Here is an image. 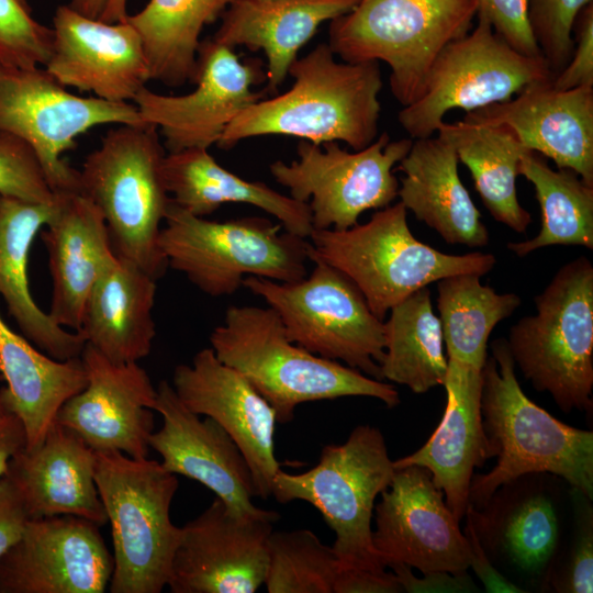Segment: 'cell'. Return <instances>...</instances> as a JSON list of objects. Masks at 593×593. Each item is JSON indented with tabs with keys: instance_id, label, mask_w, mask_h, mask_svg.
<instances>
[{
	"instance_id": "46",
	"label": "cell",
	"mask_w": 593,
	"mask_h": 593,
	"mask_svg": "<svg viewBox=\"0 0 593 593\" xmlns=\"http://www.w3.org/2000/svg\"><path fill=\"white\" fill-rule=\"evenodd\" d=\"M387 568L392 570L403 592L407 593H471L480 591L468 572L455 574L447 571H429L422 573L423 577L418 578L412 572L411 567L401 562H390Z\"/></svg>"
},
{
	"instance_id": "27",
	"label": "cell",
	"mask_w": 593,
	"mask_h": 593,
	"mask_svg": "<svg viewBox=\"0 0 593 593\" xmlns=\"http://www.w3.org/2000/svg\"><path fill=\"white\" fill-rule=\"evenodd\" d=\"M67 194L57 193L47 203L0 194V295L22 335L57 360L80 357L86 339L38 307L30 292L27 262L35 236L58 214Z\"/></svg>"
},
{
	"instance_id": "49",
	"label": "cell",
	"mask_w": 593,
	"mask_h": 593,
	"mask_svg": "<svg viewBox=\"0 0 593 593\" xmlns=\"http://www.w3.org/2000/svg\"><path fill=\"white\" fill-rule=\"evenodd\" d=\"M403 592L391 571L340 569L333 593H400Z\"/></svg>"
},
{
	"instance_id": "11",
	"label": "cell",
	"mask_w": 593,
	"mask_h": 593,
	"mask_svg": "<svg viewBox=\"0 0 593 593\" xmlns=\"http://www.w3.org/2000/svg\"><path fill=\"white\" fill-rule=\"evenodd\" d=\"M311 261V273L299 281L248 276L243 287L277 312L292 343L382 380L384 320L345 273L321 259Z\"/></svg>"
},
{
	"instance_id": "13",
	"label": "cell",
	"mask_w": 593,
	"mask_h": 593,
	"mask_svg": "<svg viewBox=\"0 0 593 593\" xmlns=\"http://www.w3.org/2000/svg\"><path fill=\"white\" fill-rule=\"evenodd\" d=\"M553 75L542 56L512 48L481 18L473 31L447 44L436 57L421 96L403 107L398 120L414 139L437 133L454 109L471 112L511 100L525 87Z\"/></svg>"
},
{
	"instance_id": "21",
	"label": "cell",
	"mask_w": 593,
	"mask_h": 593,
	"mask_svg": "<svg viewBox=\"0 0 593 593\" xmlns=\"http://www.w3.org/2000/svg\"><path fill=\"white\" fill-rule=\"evenodd\" d=\"M156 389L154 411L161 415L163 425L152 434L149 446L160 455L161 466L206 486L234 515L277 522V512L253 503L251 472L232 437L211 417L200 419L168 381Z\"/></svg>"
},
{
	"instance_id": "50",
	"label": "cell",
	"mask_w": 593,
	"mask_h": 593,
	"mask_svg": "<svg viewBox=\"0 0 593 593\" xmlns=\"http://www.w3.org/2000/svg\"><path fill=\"white\" fill-rule=\"evenodd\" d=\"M26 437L20 419L8 411L0 412V480L12 457L25 448Z\"/></svg>"
},
{
	"instance_id": "20",
	"label": "cell",
	"mask_w": 593,
	"mask_h": 593,
	"mask_svg": "<svg viewBox=\"0 0 593 593\" xmlns=\"http://www.w3.org/2000/svg\"><path fill=\"white\" fill-rule=\"evenodd\" d=\"M80 358L87 385L63 404L56 422L94 451L147 458L157 389L146 370L138 362H112L87 344Z\"/></svg>"
},
{
	"instance_id": "10",
	"label": "cell",
	"mask_w": 593,
	"mask_h": 593,
	"mask_svg": "<svg viewBox=\"0 0 593 593\" xmlns=\"http://www.w3.org/2000/svg\"><path fill=\"white\" fill-rule=\"evenodd\" d=\"M395 472L379 428L358 425L344 444L326 445L312 469L299 473L279 470L271 495L279 503L294 500L313 505L335 533L332 546L340 569L387 570L372 545L376 500Z\"/></svg>"
},
{
	"instance_id": "1",
	"label": "cell",
	"mask_w": 593,
	"mask_h": 593,
	"mask_svg": "<svg viewBox=\"0 0 593 593\" xmlns=\"http://www.w3.org/2000/svg\"><path fill=\"white\" fill-rule=\"evenodd\" d=\"M328 44H318L289 69V90L242 110L224 131L219 147L266 135L299 137L316 145L344 142L354 150L378 136L382 77L378 61H338Z\"/></svg>"
},
{
	"instance_id": "23",
	"label": "cell",
	"mask_w": 593,
	"mask_h": 593,
	"mask_svg": "<svg viewBox=\"0 0 593 593\" xmlns=\"http://www.w3.org/2000/svg\"><path fill=\"white\" fill-rule=\"evenodd\" d=\"M53 33L44 68L65 87L130 102L150 80L142 37L126 19L108 23L65 4L56 9Z\"/></svg>"
},
{
	"instance_id": "24",
	"label": "cell",
	"mask_w": 593,
	"mask_h": 593,
	"mask_svg": "<svg viewBox=\"0 0 593 593\" xmlns=\"http://www.w3.org/2000/svg\"><path fill=\"white\" fill-rule=\"evenodd\" d=\"M551 80L534 82L508 101L465 116L507 127L525 148L593 187V87L559 90Z\"/></svg>"
},
{
	"instance_id": "26",
	"label": "cell",
	"mask_w": 593,
	"mask_h": 593,
	"mask_svg": "<svg viewBox=\"0 0 593 593\" xmlns=\"http://www.w3.org/2000/svg\"><path fill=\"white\" fill-rule=\"evenodd\" d=\"M96 451L55 421L41 445L12 457L4 475L30 519L74 515L103 526L108 517L96 484Z\"/></svg>"
},
{
	"instance_id": "35",
	"label": "cell",
	"mask_w": 593,
	"mask_h": 593,
	"mask_svg": "<svg viewBox=\"0 0 593 593\" xmlns=\"http://www.w3.org/2000/svg\"><path fill=\"white\" fill-rule=\"evenodd\" d=\"M232 0H149L125 18L139 33L149 79L168 87L194 82L200 34Z\"/></svg>"
},
{
	"instance_id": "32",
	"label": "cell",
	"mask_w": 593,
	"mask_h": 593,
	"mask_svg": "<svg viewBox=\"0 0 593 593\" xmlns=\"http://www.w3.org/2000/svg\"><path fill=\"white\" fill-rule=\"evenodd\" d=\"M0 390L3 409L15 415L25 432V449L44 440L63 404L83 390L87 371L80 357L57 360L12 331L0 314Z\"/></svg>"
},
{
	"instance_id": "48",
	"label": "cell",
	"mask_w": 593,
	"mask_h": 593,
	"mask_svg": "<svg viewBox=\"0 0 593 593\" xmlns=\"http://www.w3.org/2000/svg\"><path fill=\"white\" fill-rule=\"evenodd\" d=\"M463 534L468 539L470 547V566L477 578L483 584L485 592L489 593H524L516 584L505 578L491 562L485 551L481 547L473 526L468 517Z\"/></svg>"
},
{
	"instance_id": "19",
	"label": "cell",
	"mask_w": 593,
	"mask_h": 593,
	"mask_svg": "<svg viewBox=\"0 0 593 593\" xmlns=\"http://www.w3.org/2000/svg\"><path fill=\"white\" fill-rule=\"evenodd\" d=\"M99 527L74 515L29 519L0 559V593H103L114 561Z\"/></svg>"
},
{
	"instance_id": "42",
	"label": "cell",
	"mask_w": 593,
	"mask_h": 593,
	"mask_svg": "<svg viewBox=\"0 0 593 593\" xmlns=\"http://www.w3.org/2000/svg\"><path fill=\"white\" fill-rule=\"evenodd\" d=\"M592 0H527L535 41L553 77L569 63L574 42L573 25L579 12Z\"/></svg>"
},
{
	"instance_id": "4",
	"label": "cell",
	"mask_w": 593,
	"mask_h": 593,
	"mask_svg": "<svg viewBox=\"0 0 593 593\" xmlns=\"http://www.w3.org/2000/svg\"><path fill=\"white\" fill-rule=\"evenodd\" d=\"M165 147L152 124H118L79 170V193L101 212L113 253L155 280L167 268L159 234L170 195L163 163Z\"/></svg>"
},
{
	"instance_id": "18",
	"label": "cell",
	"mask_w": 593,
	"mask_h": 593,
	"mask_svg": "<svg viewBox=\"0 0 593 593\" xmlns=\"http://www.w3.org/2000/svg\"><path fill=\"white\" fill-rule=\"evenodd\" d=\"M273 523L232 514L219 497L181 527L167 586L172 593H255L265 584Z\"/></svg>"
},
{
	"instance_id": "12",
	"label": "cell",
	"mask_w": 593,
	"mask_h": 593,
	"mask_svg": "<svg viewBox=\"0 0 593 593\" xmlns=\"http://www.w3.org/2000/svg\"><path fill=\"white\" fill-rule=\"evenodd\" d=\"M569 486L551 473H527L500 485L481 507L467 506L486 556L524 593L548 592L569 518Z\"/></svg>"
},
{
	"instance_id": "34",
	"label": "cell",
	"mask_w": 593,
	"mask_h": 593,
	"mask_svg": "<svg viewBox=\"0 0 593 593\" xmlns=\"http://www.w3.org/2000/svg\"><path fill=\"white\" fill-rule=\"evenodd\" d=\"M437 134L451 143L458 160L470 171L477 192L492 217L517 233L532 223L517 198L516 178L525 148L503 125L463 118L443 121Z\"/></svg>"
},
{
	"instance_id": "7",
	"label": "cell",
	"mask_w": 593,
	"mask_h": 593,
	"mask_svg": "<svg viewBox=\"0 0 593 593\" xmlns=\"http://www.w3.org/2000/svg\"><path fill=\"white\" fill-rule=\"evenodd\" d=\"M536 313L511 326L514 363L564 413H591L593 401V265L585 256L564 264L534 298Z\"/></svg>"
},
{
	"instance_id": "17",
	"label": "cell",
	"mask_w": 593,
	"mask_h": 593,
	"mask_svg": "<svg viewBox=\"0 0 593 593\" xmlns=\"http://www.w3.org/2000/svg\"><path fill=\"white\" fill-rule=\"evenodd\" d=\"M372 545L384 566L401 562L422 573L468 572L470 547L427 469H395L374 505Z\"/></svg>"
},
{
	"instance_id": "15",
	"label": "cell",
	"mask_w": 593,
	"mask_h": 593,
	"mask_svg": "<svg viewBox=\"0 0 593 593\" xmlns=\"http://www.w3.org/2000/svg\"><path fill=\"white\" fill-rule=\"evenodd\" d=\"M411 138L390 141L383 132L367 147L348 152L336 142H299L298 160L269 166L275 180L294 200L309 204L313 230H346L372 209L389 206L400 182L394 166L409 153Z\"/></svg>"
},
{
	"instance_id": "22",
	"label": "cell",
	"mask_w": 593,
	"mask_h": 593,
	"mask_svg": "<svg viewBox=\"0 0 593 593\" xmlns=\"http://www.w3.org/2000/svg\"><path fill=\"white\" fill-rule=\"evenodd\" d=\"M172 387L190 411L211 417L232 437L249 466L255 496L269 497L281 469L275 456L273 407L211 347L199 350L190 365L175 368Z\"/></svg>"
},
{
	"instance_id": "8",
	"label": "cell",
	"mask_w": 593,
	"mask_h": 593,
	"mask_svg": "<svg viewBox=\"0 0 593 593\" xmlns=\"http://www.w3.org/2000/svg\"><path fill=\"white\" fill-rule=\"evenodd\" d=\"M96 484L111 525V593H159L167 586L181 527L170 506L177 475L157 460L96 451Z\"/></svg>"
},
{
	"instance_id": "25",
	"label": "cell",
	"mask_w": 593,
	"mask_h": 593,
	"mask_svg": "<svg viewBox=\"0 0 593 593\" xmlns=\"http://www.w3.org/2000/svg\"><path fill=\"white\" fill-rule=\"evenodd\" d=\"M447 361L441 421L421 448L393 462L395 469L413 465L427 469L446 504L461 521L474 469L490 459L481 416L482 369L450 358Z\"/></svg>"
},
{
	"instance_id": "40",
	"label": "cell",
	"mask_w": 593,
	"mask_h": 593,
	"mask_svg": "<svg viewBox=\"0 0 593 593\" xmlns=\"http://www.w3.org/2000/svg\"><path fill=\"white\" fill-rule=\"evenodd\" d=\"M582 491L569 486V518L548 579V592L592 593L593 505Z\"/></svg>"
},
{
	"instance_id": "53",
	"label": "cell",
	"mask_w": 593,
	"mask_h": 593,
	"mask_svg": "<svg viewBox=\"0 0 593 593\" xmlns=\"http://www.w3.org/2000/svg\"><path fill=\"white\" fill-rule=\"evenodd\" d=\"M2 411H4V409H3V406H2V404L0 402V412H2Z\"/></svg>"
},
{
	"instance_id": "52",
	"label": "cell",
	"mask_w": 593,
	"mask_h": 593,
	"mask_svg": "<svg viewBox=\"0 0 593 593\" xmlns=\"http://www.w3.org/2000/svg\"><path fill=\"white\" fill-rule=\"evenodd\" d=\"M126 4L127 0H109L99 20L108 23L123 21L127 16Z\"/></svg>"
},
{
	"instance_id": "43",
	"label": "cell",
	"mask_w": 593,
	"mask_h": 593,
	"mask_svg": "<svg viewBox=\"0 0 593 593\" xmlns=\"http://www.w3.org/2000/svg\"><path fill=\"white\" fill-rule=\"evenodd\" d=\"M0 194L35 203L57 195L32 146L7 132H0Z\"/></svg>"
},
{
	"instance_id": "44",
	"label": "cell",
	"mask_w": 593,
	"mask_h": 593,
	"mask_svg": "<svg viewBox=\"0 0 593 593\" xmlns=\"http://www.w3.org/2000/svg\"><path fill=\"white\" fill-rule=\"evenodd\" d=\"M477 16L484 19L512 48L526 56H542L533 35L527 0H477Z\"/></svg>"
},
{
	"instance_id": "28",
	"label": "cell",
	"mask_w": 593,
	"mask_h": 593,
	"mask_svg": "<svg viewBox=\"0 0 593 593\" xmlns=\"http://www.w3.org/2000/svg\"><path fill=\"white\" fill-rule=\"evenodd\" d=\"M451 143L437 137L416 138L396 170L402 171L398 197L418 221L450 245L480 248L489 231L458 172Z\"/></svg>"
},
{
	"instance_id": "30",
	"label": "cell",
	"mask_w": 593,
	"mask_h": 593,
	"mask_svg": "<svg viewBox=\"0 0 593 593\" xmlns=\"http://www.w3.org/2000/svg\"><path fill=\"white\" fill-rule=\"evenodd\" d=\"M156 281L131 260L110 256L86 302L79 331L86 344L115 363L147 357L156 336Z\"/></svg>"
},
{
	"instance_id": "37",
	"label": "cell",
	"mask_w": 593,
	"mask_h": 593,
	"mask_svg": "<svg viewBox=\"0 0 593 593\" xmlns=\"http://www.w3.org/2000/svg\"><path fill=\"white\" fill-rule=\"evenodd\" d=\"M518 175L534 186L541 227L535 237L507 243V248L518 257L556 245L593 249V187L571 169L553 170L529 149L521 157Z\"/></svg>"
},
{
	"instance_id": "45",
	"label": "cell",
	"mask_w": 593,
	"mask_h": 593,
	"mask_svg": "<svg viewBox=\"0 0 593 593\" xmlns=\"http://www.w3.org/2000/svg\"><path fill=\"white\" fill-rule=\"evenodd\" d=\"M573 33L574 46L571 58L551 80L552 87L559 90L593 87V2L579 12Z\"/></svg>"
},
{
	"instance_id": "9",
	"label": "cell",
	"mask_w": 593,
	"mask_h": 593,
	"mask_svg": "<svg viewBox=\"0 0 593 593\" xmlns=\"http://www.w3.org/2000/svg\"><path fill=\"white\" fill-rule=\"evenodd\" d=\"M477 10V0H359L331 21L328 45L344 61H384L391 92L406 107L444 47L469 32Z\"/></svg>"
},
{
	"instance_id": "3",
	"label": "cell",
	"mask_w": 593,
	"mask_h": 593,
	"mask_svg": "<svg viewBox=\"0 0 593 593\" xmlns=\"http://www.w3.org/2000/svg\"><path fill=\"white\" fill-rule=\"evenodd\" d=\"M210 344L217 359L242 373L273 407L281 424L293 419L296 406L312 401L368 396L388 407L400 404L392 384L292 343L270 306H230Z\"/></svg>"
},
{
	"instance_id": "16",
	"label": "cell",
	"mask_w": 593,
	"mask_h": 593,
	"mask_svg": "<svg viewBox=\"0 0 593 593\" xmlns=\"http://www.w3.org/2000/svg\"><path fill=\"white\" fill-rule=\"evenodd\" d=\"M267 79L259 61H240L234 48L201 41L197 56L195 89L166 96L142 88L135 96L139 116L158 128L168 153L217 145L233 119L268 93L253 87Z\"/></svg>"
},
{
	"instance_id": "29",
	"label": "cell",
	"mask_w": 593,
	"mask_h": 593,
	"mask_svg": "<svg viewBox=\"0 0 593 593\" xmlns=\"http://www.w3.org/2000/svg\"><path fill=\"white\" fill-rule=\"evenodd\" d=\"M359 0H232L213 40L234 48L262 51L268 93L283 83L299 51L325 21L349 12Z\"/></svg>"
},
{
	"instance_id": "38",
	"label": "cell",
	"mask_w": 593,
	"mask_h": 593,
	"mask_svg": "<svg viewBox=\"0 0 593 593\" xmlns=\"http://www.w3.org/2000/svg\"><path fill=\"white\" fill-rule=\"evenodd\" d=\"M480 276L460 273L437 281V310L447 358L482 369L494 327L522 304L516 293H497Z\"/></svg>"
},
{
	"instance_id": "14",
	"label": "cell",
	"mask_w": 593,
	"mask_h": 593,
	"mask_svg": "<svg viewBox=\"0 0 593 593\" xmlns=\"http://www.w3.org/2000/svg\"><path fill=\"white\" fill-rule=\"evenodd\" d=\"M102 124L146 123L135 104L70 93L44 67L0 65V132L32 146L55 193H79V170L61 156Z\"/></svg>"
},
{
	"instance_id": "6",
	"label": "cell",
	"mask_w": 593,
	"mask_h": 593,
	"mask_svg": "<svg viewBox=\"0 0 593 593\" xmlns=\"http://www.w3.org/2000/svg\"><path fill=\"white\" fill-rule=\"evenodd\" d=\"M164 223L159 247L168 267L210 296L233 294L248 276L295 282L307 275V238L269 219L210 221L170 199Z\"/></svg>"
},
{
	"instance_id": "33",
	"label": "cell",
	"mask_w": 593,
	"mask_h": 593,
	"mask_svg": "<svg viewBox=\"0 0 593 593\" xmlns=\"http://www.w3.org/2000/svg\"><path fill=\"white\" fill-rule=\"evenodd\" d=\"M163 175L171 201L205 216L224 203L256 206L279 220L290 233L309 238L313 231L307 203L282 194L261 181H250L223 168L205 148L166 154Z\"/></svg>"
},
{
	"instance_id": "39",
	"label": "cell",
	"mask_w": 593,
	"mask_h": 593,
	"mask_svg": "<svg viewBox=\"0 0 593 593\" xmlns=\"http://www.w3.org/2000/svg\"><path fill=\"white\" fill-rule=\"evenodd\" d=\"M268 593H333L340 564L332 546L309 529L273 532L267 541Z\"/></svg>"
},
{
	"instance_id": "41",
	"label": "cell",
	"mask_w": 593,
	"mask_h": 593,
	"mask_svg": "<svg viewBox=\"0 0 593 593\" xmlns=\"http://www.w3.org/2000/svg\"><path fill=\"white\" fill-rule=\"evenodd\" d=\"M54 33L34 16L27 0H0V65L44 67Z\"/></svg>"
},
{
	"instance_id": "2",
	"label": "cell",
	"mask_w": 593,
	"mask_h": 593,
	"mask_svg": "<svg viewBox=\"0 0 593 593\" xmlns=\"http://www.w3.org/2000/svg\"><path fill=\"white\" fill-rule=\"evenodd\" d=\"M482 368L481 416L489 458L495 466L473 474L469 504L481 507L503 483L547 472L593 500V432L553 417L522 390L505 338L491 344Z\"/></svg>"
},
{
	"instance_id": "51",
	"label": "cell",
	"mask_w": 593,
	"mask_h": 593,
	"mask_svg": "<svg viewBox=\"0 0 593 593\" xmlns=\"http://www.w3.org/2000/svg\"><path fill=\"white\" fill-rule=\"evenodd\" d=\"M108 2L109 0H71L68 5L85 16L100 19Z\"/></svg>"
},
{
	"instance_id": "36",
	"label": "cell",
	"mask_w": 593,
	"mask_h": 593,
	"mask_svg": "<svg viewBox=\"0 0 593 593\" xmlns=\"http://www.w3.org/2000/svg\"><path fill=\"white\" fill-rule=\"evenodd\" d=\"M430 296L428 287L415 291L395 304L384 321L381 378L416 394L443 385L447 373L441 323Z\"/></svg>"
},
{
	"instance_id": "47",
	"label": "cell",
	"mask_w": 593,
	"mask_h": 593,
	"mask_svg": "<svg viewBox=\"0 0 593 593\" xmlns=\"http://www.w3.org/2000/svg\"><path fill=\"white\" fill-rule=\"evenodd\" d=\"M29 519L18 490L3 475L0 480V559L19 540Z\"/></svg>"
},
{
	"instance_id": "31",
	"label": "cell",
	"mask_w": 593,
	"mask_h": 593,
	"mask_svg": "<svg viewBox=\"0 0 593 593\" xmlns=\"http://www.w3.org/2000/svg\"><path fill=\"white\" fill-rule=\"evenodd\" d=\"M41 233L53 281L52 320L79 332L88 296L114 253L99 209L80 193H68Z\"/></svg>"
},
{
	"instance_id": "5",
	"label": "cell",
	"mask_w": 593,
	"mask_h": 593,
	"mask_svg": "<svg viewBox=\"0 0 593 593\" xmlns=\"http://www.w3.org/2000/svg\"><path fill=\"white\" fill-rule=\"evenodd\" d=\"M407 210L399 201L378 210L363 224L346 230H313L310 259L345 273L380 320L415 291L460 273L480 277L496 264L493 254H446L418 240L410 231Z\"/></svg>"
}]
</instances>
